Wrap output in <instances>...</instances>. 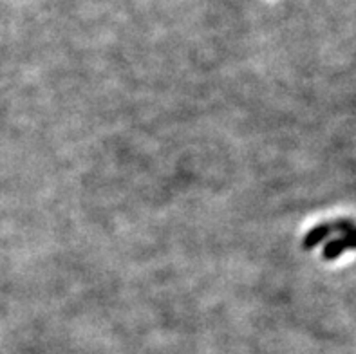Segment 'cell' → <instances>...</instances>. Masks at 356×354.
<instances>
[{"label":"cell","instance_id":"277c9868","mask_svg":"<svg viewBox=\"0 0 356 354\" xmlns=\"http://www.w3.org/2000/svg\"><path fill=\"white\" fill-rule=\"evenodd\" d=\"M343 242L348 250H356V228H353L348 235H343Z\"/></svg>","mask_w":356,"mask_h":354},{"label":"cell","instance_id":"6da1fadb","mask_svg":"<svg viewBox=\"0 0 356 354\" xmlns=\"http://www.w3.org/2000/svg\"><path fill=\"white\" fill-rule=\"evenodd\" d=\"M333 232L331 228V223H324V225H316L315 228L309 230V234L302 239V248L304 250H313L321 244L322 241L330 237V234Z\"/></svg>","mask_w":356,"mask_h":354},{"label":"cell","instance_id":"7a4b0ae2","mask_svg":"<svg viewBox=\"0 0 356 354\" xmlns=\"http://www.w3.org/2000/svg\"><path fill=\"white\" fill-rule=\"evenodd\" d=\"M346 250H348V248H346V242H343V239H333V241H330L324 246L322 257H324L325 260H334V259H339V257L342 255Z\"/></svg>","mask_w":356,"mask_h":354},{"label":"cell","instance_id":"3957f363","mask_svg":"<svg viewBox=\"0 0 356 354\" xmlns=\"http://www.w3.org/2000/svg\"><path fill=\"white\" fill-rule=\"evenodd\" d=\"M331 228H333V232H340V234L348 235L353 228H356V225L351 219H339L331 223Z\"/></svg>","mask_w":356,"mask_h":354}]
</instances>
